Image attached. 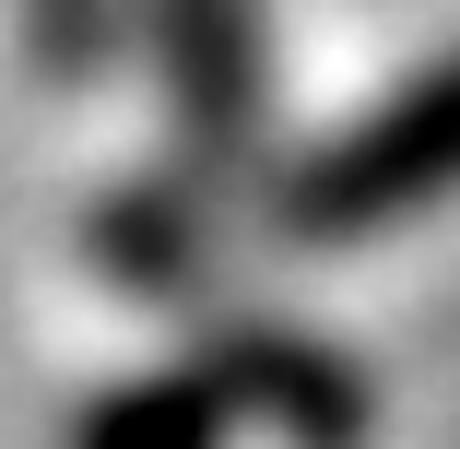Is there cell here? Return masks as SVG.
I'll return each mask as SVG.
<instances>
[{"mask_svg":"<svg viewBox=\"0 0 460 449\" xmlns=\"http://www.w3.org/2000/svg\"><path fill=\"white\" fill-rule=\"evenodd\" d=\"M248 426H284L296 449H354L366 437V391L342 355L284 343V331H236L190 367H154L130 391H95L71 426V449H236Z\"/></svg>","mask_w":460,"mask_h":449,"instance_id":"obj_1","label":"cell"},{"mask_svg":"<svg viewBox=\"0 0 460 449\" xmlns=\"http://www.w3.org/2000/svg\"><path fill=\"white\" fill-rule=\"evenodd\" d=\"M460 190V48L390 83L342 142H319L284 190H271V237L284 248H366Z\"/></svg>","mask_w":460,"mask_h":449,"instance_id":"obj_2","label":"cell"},{"mask_svg":"<svg viewBox=\"0 0 460 449\" xmlns=\"http://www.w3.org/2000/svg\"><path fill=\"white\" fill-rule=\"evenodd\" d=\"M142 13H154L165 95L190 119V154L236 166L260 130V0H142Z\"/></svg>","mask_w":460,"mask_h":449,"instance_id":"obj_3","label":"cell"},{"mask_svg":"<svg viewBox=\"0 0 460 449\" xmlns=\"http://www.w3.org/2000/svg\"><path fill=\"white\" fill-rule=\"evenodd\" d=\"M24 48H36L48 71H95V48H107V0H24Z\"/></svg>","mask_w":460,"mask_h":449,"instance_id":"obj_4","label":"cell"}]
</instances>
